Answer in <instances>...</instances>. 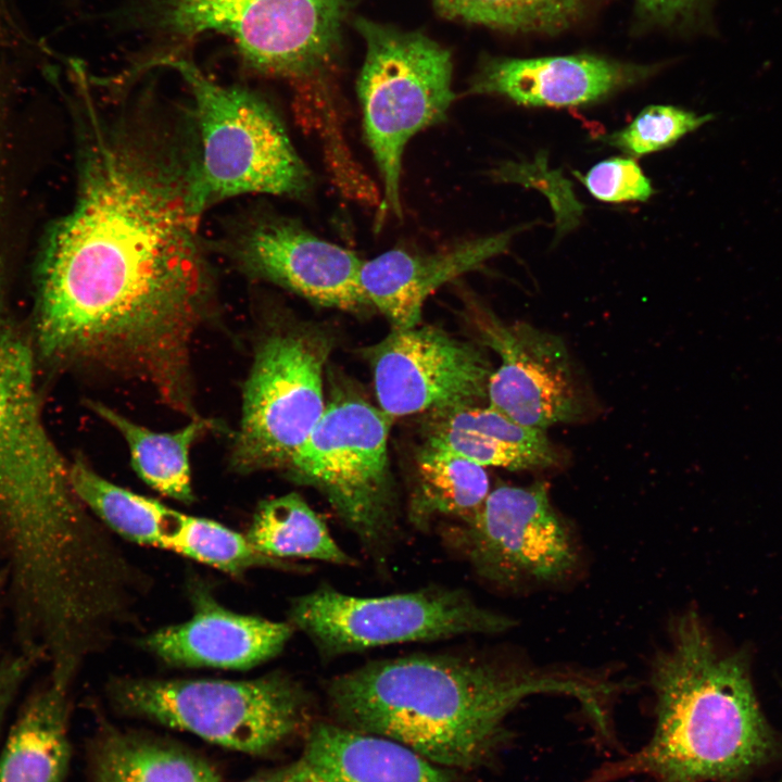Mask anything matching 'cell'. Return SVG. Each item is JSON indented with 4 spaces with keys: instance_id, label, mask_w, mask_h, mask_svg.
I'll use <instances>...</instances> for the list:
<instances>
[{
    "instance_id": "1",
    "label": "cell",
    "mask_w": 782,
    "mask_h": 782,
    "mask_svg": "<svg viewBox=\"0 0 782 782\" xmlns=\"http://www.w3.org/2000/svg\"><path fill=\"white\" fill-rule=\"evenodd\" d=\"M77 189L47 227L34 270V345L193 404L191 343L215 301L199 143L189 105L117 91L105 103L76 79Z\"/></svg>"
},
{
    "instance_id": "2",
    "label": "cell",
    "mask_w": 782,
    "mask_h": 782,
    "mask_svg": "<svg viewBox=\"0 0 782 782\" xmlns=\"http://www.w3.org/2000/svg\"><path fill=\"white\" fill-rule=\"evenodd\" d=\"M616 691L608 682L454 653L369 661L326 685L337 724L402 744L459 771L494 764L512 740L506 719L539 694L576 698L597 730Z\"/></svg>"
},
{
    "instance_id": "3",
    "label": "cell",
    "mask_w": 782,
    "mask_h": 782,
    "mask_svg": "<svg viewBox=\"0 0 782 782\" xmlns=\"http://www.w3.org/2000/svg\"><path fill=\"white\" fill-rule=\"evenodd\" d=\"M652 736L583 782H731L768 764L780 741L758 703L747 651L722 652L695 610L679 615L651 670Z\"/></svg>"
},
{
    "instance_id": "4",
    "label": "cell",
    "mask_w": 782,
    "mask_h": 782,
    "mask_svg": "<svg viewBox=\"0 0 782 782\" xmlns=\"http://www.w3.org/2000/svg\"><path fill=\"white\" fill-rule=\"evenodd\" d=\"M0 251V528L18 584L63 585L96 558L103 538L70 481L53 443L35 381V349L10 312Z\"/></svg>"
},
{
    "instance_id": "5",
    "label": "cell",
    "mask_w": 782,
    "mask_h": 782,
    "mask_svg": "<svg viewBox=\"0 0 782 782\" xmlns=\"http://www.w3.org/2000/svg\"><path fill=\"white\" fill-rule=\"evenodd\" d=\"M142 20L163 39L227 37L253 71L289 81L298 114L336 109L333 73L345 0H141Z\"/></svg>"
},
{
    "instance_id": "6",
    "label": "cell",
    "mask_w": 782,
    "mask_h": 782,
    "mask_svg": "<svg viewBox=\"0 0 782 782\" xmlns=\"http://www.w3.org/2000/svg\"><path fill=\"white\" fill-rule=\"evenodd\" d=\"M167 67L185 81L199 143L197 194L202 207L240 194L301 198L312 177L273 108L258 94L217 83L180 55L141 70Z\"/></svg>"
},
{
    "instance_id": "7",
    "label": "cell",
    "mask_w": 782,
    "mask_h": 782,
    "mask_svg": "<svg viewBox=\"0 0 782 782\" xmlns=\"http://www.w3.org/2000/svg\"><path fill=\"white\" fill-rule=\"evenodd\" d=\"M354 26L365 42L356 83L365 140L382 182V209L401 217L403 153L416 134L444 119L454 101L452 56L419 31L363 17Z\"/></svg>"
},
{
    "instance_id": "8",
    "label": "cell",
    "mask_w": 782,
    "mask_h": 782,
    "mask_svg": "<svg viewBox=\"0 0 782 782\" xmlns=\"http://www.w3.org/2000/svg\"><path fill=\"white\" fill-rule=\"evenodd\" d=\"M112 695L124 712L251 755L294 735L310 710L304 688L278 672L243 681L127 679Z\"/></svg>"
},
{
    "instance_id": "9",
    "label": "cell",
    "mask_w": 782,
    "mask_h": 782,
    "mask_svg": "<svg viewBox=\"0 0 782 782\" xmlns=\"http://www.w3.org/2000/svg\"><path fill=\"white\" fill-rule=\"evenodd\" d=\"M391 420L358 396H338L287 468L325 496L364 552L379 562L399 532L388 461Z\"/></svg>"
},
{
    "instance_id": "10",
    "label": "cell",
    "mask_w": 782,
    "mask_h": 782,
    "mask_svg": "<svg viewBox=\"0 0 782 782\" xmlns=\"http://www.w3.org/2000/svg\"><path fill=\"white\" fill-rule=\"evenodd\" d=\"M289 615L323 660L393 644L497 634L514 627L512 618L481 606L467 591L445 586L354 596L321 584L297 597Z\"/></svg>"
},
{
    "instance_id": "11",
    "label": "cell",
    "mask_w": 782,
    "mask_h": 782,
    "mask_svg": "<svg viewBox=\"0 0 782 782\" xmlns=\"http://www.w3.org/2000/svg\"><path fill=\"white\" fill-rule=\"evenodd\" d=\"M329 351L328 338L303 328L274 330L260 341L231 447L235 470L289 467L325 411Z\"/></svg>"
},
{
    "instance_id": "12",
    "label": "cell",
    "mask_w": 782,
    "mask_h": 782,
    "mask_svg": "<svg viewBox=\"0 0 782 782\" xmlns=\"http://www.w3.org/2000/svg\"><path fill=\"white\" fill-rule=\"evenodd\" d=\"M454 539L476 575L502 588L564 580L579 558L572 531L542 481L490 491Z\"/></svg>"
},
{
    "instance_id": "13",
    "label": "cell",
    "mask_w": 782,
    "mask_h": 782,
    "mask_svg": "<svg viewBox=\"0 0 782 782\" xmlns=\"http://www.w3.org/2000/svg\"><path fill=\"white\" fill-rule=\"evenodd\" d=\"M213 245L244 274L315 304L352 312L370 305L360 280L363 261L288 217L245 213Z\"/></svg>"
},
{
    "instance_id": "14",
    "label": "cell",
    "mask_w": 782,
    "mask_h": 782,
    "mask_svg": "<svg viewBox=\"0 0 782 782\" xmlns=\"http://www.w3.org/2000/svg\"><path fill=\"white\" fill-rule=\"evenodd\" d=\"M368 356L380 409L391 419L487 400L493 371L488 356L442 330L392 329Z\"/></svg>"
},
{
    "instance_id": "15",
    "label": "cell",
    "mask_w": 782,
    "mask_h": 782,
    "mask_svg": "<svg viewBox=\"0 0 782 782\" xmlns=\"http://www.w3.org/2000/svg\"><path fill=\"white\" fill-rule=\"evenodd\" d=\"M482 342L500 365L488 382V405L514 422L546 430L581 417L582 391L564 341L527 323L503 324L481 312Z\"/></svg>"
},
{
    "instance_id": "16",
    "label": "cell",
    "mask_w": 782,
    "mask_h": 782,
    "mask_svg": "<svg viewBox=\"0 0 782 782\" xmlns=\"http://www.w3.org/2000/svg\"><path fill=\"white\" fill-rule=\"evenodd\" d=\"M656 70L586 53L488 58L472 76L468 93L500 96L526 106L576 108L636 85Z\"/></svg>"
},
{
    "instance_id": "17",
    "label": "cell",
    "mask_w": 782,
    "mask_h": 782,
    "mask_svg": "<svg viewBox=\"0 0 782 782\" xmlns=\"http://www.w3.org/2000/svg\"><path fill=\"white\" fill-rule=\"evenodd\" d=\"M194 600L189 620L143 641L166 664L244 670L278 655L293 632L291 623L234 613L202 592Z\"/></svg>"
},
{
    "instance_id": "18",
    "label": "cell",
    "mask_w": 782,
    "mask_h": 782,
    "mask_svg": "<svg viewBox=\"0 0 782 782\" xmlns=\"http://www.w3.org/2000/svg\"><path fill=\"white\" fill-rule=\"evenodd\" d=\"M515 230L471 239L434 253L392 249L363 261L360 280L369 304L391 323L392 329L417 326L424 303L444 283L479 268L504 253Z\"/></svg>"
},
{
    "instance_id": "19",
    "label": "cell",
    "mask_w": 782,
    "mask_h": 782,
    "mask_svg": "<svg viewBox=\"0 0 782 782\" xmlns=\"http://www.w3.org/2000/svg\"><path fill=\"white\" fill-rule=\"evenodd\" d=\"M302 758L327 782H470L402 744L337 723L316 724Z\"/></svg>"
},
{
    "instance_id": "20",
    "label": "cell",
    "mask_w": 782,
    "mask_h": 782,
    "mask_svg": "<svg viewBox=\"0 0 782 782\" xmlns=\"http://www.w3.org/2000/svg\"><path fill=\"white\" fill-rule=\"evenodd\" d=\"M70 680L55 672L26 703L0 755V782L64 781L71 757Z\"/></svg>"
},
{
    "instance_id": "21",
    "label": "cell",
    "mask_w": 782,
    "mask_h": 782,
    "mask_svg": "<svg viewBox=\"0 0 782 782\" xmlns=\"http://www.w3.org/2000/svg\"><path fill=\"white\" fill-rule=\"evenodd\" d=\"M88 406L122 434L131 465L147 484L180 502L193 500L189 453L199 438L219 428L215 420L198 416L179 430L156 432L103 403L88 401Z\"/></svg>"
},
{
    "instance_id": "22",
    "label": "cell",
    "mask_w": 782,
    "mask_h": 782,
    "mask_svg": "<svg viewBox=\"0 0 782 782\" xmlns=\"http://www.w3.org/2000/svg\"><path fill=\"white\" fill-rule=\"evenodd\" d=\"M92 782H220L201 757L173 744L105 731L91 755Z\"/></svg>"
},
{
    "instance_id": "23",
    "label": "cell",
    "mask_w": 782,
    "mask_h": 782,
    "mask_svg": "<svg viewBox=\"0 0 782 782\" xmlns=\"http://www.w3.org/2000/svg\"><path fill=\"white\" fill-rule=\"evenodd\" d=\"M245 537L258 553L279 562L301 558L341 566L355 564L324 519L298 493L261 503Z\"/></svg>"
},
{
    "instance_id": "24",
    "label": "cell",
    "mask_w": 782,
    "mask_h": 782,
    "mask_svg": "<svg viewBox=\"0 0 782 782\" xmlns=\"http://www.w3.org/2000/svg\"><path fill=\"white\" fill-rule=\"evenodd\" d=\"M489 493L484 467L425 445L417 458L409 521L421 530L438 518L463 521L483 504Z\"/></svg>"
},
{
    "instance_id": "25",
    "label": "cell",
    "mask_w": 782,
    "mask_h": 782,
    "mask_svg": "<svg viewBox=\"0 0 782 782\" xmlns=\"http://www.w3.org/2000/svg\"><path fill=\"white\" fill-rule=\"evenodd\" d=\"M70 481L85 507L111 530L135 543L157 547L171 507L106 480L80 457L70 464Z\"/></svg>"
},
{
    "instance_id": "26",
    "label": "cell",
    "mask_w": 782,
    "mask_h": 782,
    "mask_svg": "<svg viewBox=\"0 0 782 782\" xmlns=\"http://www.w3.org/2000/svg\"><path fill=\"white\" fill-rule=\"evenodd\" d=\"M446 18L509 33L555 34L579 22L595 0H431Z\"/></svg>"
},
{
    "instance_id": "27",
    "label": "cell",
    "mask_w": 782,
    "mask_h": 782,
    "mask_svg": "<svg viewBox=\"0 0 782 782\" xmlns=\"http://www.w3.org/2000/svg\"><path fill=\"white\" fill-rule=\"evenodd\" d=\"M425 445L461 456L484 468L492 466L525 470L546 468L559 462V454L533 451L484 432L447 427L432 420Z\"/></svg>"
},
{
    "instance_id": "28",
    "label": "cell",
    "mask_w": 782,
    "mask_h": 782,
    "mask_svg": "<svg viewBox=\"0 0 782 782\" xmlns=\"http://www.w3.org/2000/svg\"><path fill=\"white\" fill-rule=\"evenodd\" d=\"M711 118V114L698 115L673 105H648L629 125L602 136L601 141L639 157L673 146Z\"/></svg>"
},
{
    "instance_id": "29",
    "label": "cell",
    "mask_w": 782,
    "mask_h": 782,
    "mask_svg": "<svg viewBox=\"0 0 782 782\" xmlns=\"http://www.w3.org/2000/svg\"><path fill=\"white\" fill-rule=\"evenodd\" d=\"M576 177L597 200L608 203L645 202L655 192L651 180L632 157H610Z\"/></svg>"
},
{
    "instance_id": "30",
    "label": "cell",
    "mask_w": 782,
    "mask_h": 782,
    "mask_svg": "<svg viewBox=\"0 0 782 782\" xmlns=\"http://www.w3.org/2000/svg\"><path fill=\"white\" fill-rule=\"evenodd\" d=\"M708 0H636L641 14L665 26L689 25L706 11Z\"/></svg>"
},
{
    "instance_id": "31",
    "label": "cell",
    "mask_w": 782,
    "mask_h": 782,
    "mask_svg": "<svg viewBox=\"0 0 782 782\" xmlns=\"http://www.w3.org/2000/svg\"><path fill=\"white\" fill-rule=\"evenodd\" d=\"M26 672V659L16 658L0 665V727Z\"/></svg>"
},
{
    "instance_id": "32",
    "label": "cell",
    "mask_w": 782,
    "mask_h": 782,
    "mask_svg": "<svg viewBox=\"0 0 782 782\" xmlns=\"http://www.w3.org/2000/svg\"><path fill=\"white\" fill-rule=\"evenodd\" d=\"M247 782H327L302 757L278 770L255 777Z\"/></svg>"
},
{
    "instance_id": "33",
    "label": "cell",
    "mask_w": 782,
    "mask_h": 782,
    "mask_svg": "<svg viewBox=\"0 0 782 782\" xmlns=\"http://www.w3.org/2000/svg\"><path fill=\"white\" fill-rule=\"evenodd\" d=\"M777 782H782V779H781V780H779V781H777Z\"/></svg>"
}]
</instances>
